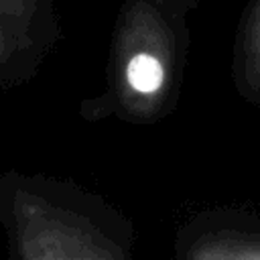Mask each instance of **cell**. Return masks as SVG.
<instances>
[{
    "mask_svg": "<svg viewBox=\"0 0 260 260\" xmlns=\"http://www.w3.org/2000/svg\"><path fill=\"white\" fill-rule=\"evenodd\" d=\"M234 75L242 98L260 106V0H250L244 10L236 43Z\"/></svg>",
    "mask_w": 260,
    "mask_h": 260,
    "instance_id": "1",
    "label": "cell"
},
{
    "mask_svg": "<svg viewBox=\"0 0 260 260\" xmlns=\"http://www.w3.org/2000/svg\"><path fill=\"white\" fill-rule=\"evenodd\" d=\"M126 77L132 89L154 93L165 81V65L150 53H136L126 67Z\"/></svg>",
    "mask_w": 260,
    "mask_h": 260,
    "instance_id": "2",
    "label": "cell"
},
{
    "mask_svg": "<svg viewBox=\"0 0 260 260\" xmlns=\"http://www.w3.org/2000/svg\"><path fill=\"white\" fill-rule=\"evenodd\" d=\"M199 260H260V248H236V250H211Z\"/></svg>",
    "mask_w": 260,
    "mask_h": 260,
    "instance_id": "3",
    "label": "cell"
},
{
    "mask_svg": "<svg viewBox=\"0 0 260 260\" xmlns=\"http://www.w3.org/2000/svg\"><path fill=\"white\" fill-rule=\"evenodd\" d=\"M32 260V258H30ZM35 260H87V258H71V256H45V258H35Z\"/></svg>",
    "mask_w": 260,
    "mask_h": 260,
    "instance_id": "4",
    "label": "cell"
}]
</instances>
